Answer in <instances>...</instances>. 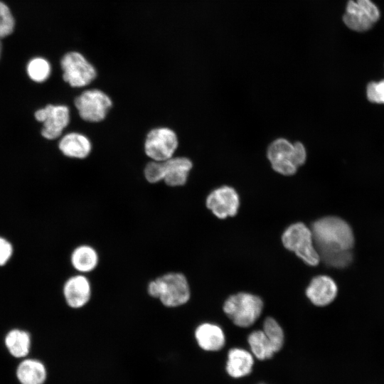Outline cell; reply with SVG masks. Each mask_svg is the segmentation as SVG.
<instances>
[{
    "instance_id": "1",
    "label": "cell",
    "mask_w": 384,
    "mask_h": 384,
    "mask_svg": "<svg viewBox=\"0 0 384 384\" xmlns=\"http://www.w3.org/2000/svg\"><path fill=\"white\" fill-rule=\"evenodd\" d=\"M311 230L320 260L334 267H345L351 262L350 250L354 238L346 221L338 217H324L315 221Z\"/></svg>"
},
{
    "instance_id": "2",
    "label": "cell",
    "mask_w": 384,
    "mask_h": 384,
    "mask_svg": "<svg viewBox=\"0 0 384 384\" xmlns=\"http://www.w3.org/2000/svg\"><path fill=\"white\" fill-rule=\"evenodd\" d=\"M146 292L167 308L181 307L186 304L191 297L188 280L180 272H169L150 280L146 285Z\"/></svg>"
},
{
    "instance_id": "3",
    "label": "cell",
    "mask_w": 384,
    "mask_h": 384,
    "mask_svg": "<svg viewBox=\"0 0 384 384\" xmlns=\"http://www.w3.org/2000/svg\"><path fill=\"white\" fill-rule=\"evenodd\" d=\"M267 157L274 171L286 176L294 174L306 159L304 146L300 142L291 143L279 138L271 143Z\"/></svg>"
},
{
    "instance_id": "4",
    "label": "cell",
    "mask_w": 384,
    "mask_h": 384,
    "mask_svg": "<svg viewBox=\"0 0 384 384\" xmlns=\"http://www.w3.org/2000/svg\"><path fill=\"white\" fill-rule=\"evenodd\" d=\"M79 117L84 122L97 124L103 122L112 110L114 102L111 96L100 88L82 91L74 100Z\"/></svg>"
},
{
    "instance_id": "5",
    "label": "cell",
    "mask_w": 384,
    "mask_h": 384,
    "mask_svg": "<svg viewBox=\"0 0 384 384\" xmlns=\"http://www.w3.org/2000/svg\"><path fill=\"white\" fill-rule=\"evenodd\" d=\"M177 132L168 126L150 129L143 142V151L149 160L165 161L175 156L179 149Z\"/></svg>"
},
{
    "instance_id": "6",
    "label": "cell",
    "mask_w": 384,
    "mask_h": 384,
    "mask_svg": "<svg viewBox=\"0 0 384 384\" xmlns=\"http://www.w3.org/2000/svg\"><path fill=\"white\" fill-rule=\"evenodd\" d=\"M283 245L294 252L305 263L316 266L320 261L315 247L311 230L303 223H296L289 225L282 235Z\"/></svg>"
},
{
    "instance_id": "7",
    "label": "cell",
    "mask_w": 384,
    "mask_h": 384,
    "mask_svg": "<svg viewBox=\"0 0 384 384\" xmlns=\"http://www.w3.org/2000/svg\"><path fill=\"white\" fill-rule=\"evenodd\" d=\"M262 307L263 303L259 297L240 292L225 300L223 311L235 325L248 327L259 318Z\"/></svg>"
},
{
    "instance_id": "8",
    "label": "cell",
    "mask_w": 384,
    "mask_h": 384,
    "mask_svg": "<svg viewBox=\"0 0 384 384\" xmlns=\"http://www.w3.org/2000/svg\"><path fill=\"white\" fill-rule=\"evenodd\" d=\"M63 78L70 87L80 88L92 84L97 76L95 67L78 52H69L62 58Z\"/></svg>"
},
{
    "instance_id": "9",
    "label": "cell",
    "mask_w": 384,
    "mask_h": 384,
    "mask_svg": "<svg viewBox=\"0 0 384 384\" xmlns=\"http://www.w3.org/2000/svg\"><path fill=\"white\" fill-rule=\"evenodd\" d=\"M379 18V9L371 0H349L343 20L351 30L363 32L370 29Z\"/></svg>"
},
{
    "instance_id": "10",
    "label": "cell",
    "mask_w": 384,
    "mask_h": 384,
    "mask_svg": "<svg viewBox=\"0 0 384 384\" xmlns=\"http://www.w3.org/2000/svg\"><path fill=\"white\" fill-rule=\"evenodd\" d=\"M35 117L43 122L42 135L48 139L58 138L68 126L70 120V110L66 105H48L38 110Z\"/></svg>"
},
{
    "instance_id": "11",
    "label": "cell",
    "mask_w": 384,
    "mask_h": 384,
    "mask_svg": "<svg viewBox=\"0 0 384 384\" xmlns=\"http://www.w3.org/2000/svg\"><path fill=\"white\" fill-rule=\"evenodd\" d=\"M239 205L238 193L233 188L228 186L213 190L206 199V208L220 219L235 215Z\"/></svg>"
},
{
    "instance_id": "12",
    "label": "cell",
    "mask_w": 384,
    "mask_h": 384,
    "mask_svg": "<svg viewBox=\"0 0 384 384\" xmlns=\"http://www.w3.org/2000/svg\"><path fill=\"white\" fill-rule=\"evenodd\" d=\"M63 296L70 308L80 309L85 307L92 296L90 280L86 274L80 273L69 277L63 284Z\"/></svg>"
},
{
    "instance_id": "13",
    "label": "cell",
    "mask_w": 384,
    "mask_h": 384,
    "mask_svg": "<svg viewBox=\"0 0 384 384\" xmlns=\"http://www.w3.org/2000/svg\"><path fill=\"white\" fill-rule=\"evenodd\" d=\"M193 163L188 156L178 155L164 161L163 183L169 188H182L186 185Z\"/></svg>"
},
{
    "instance_id": "14",
    "label": "cell",
    "mask_w": 384,
    "mask_h": 384,
    "mask_svg": "<svg viewBox=\"0 0 384 384\" xmlns=\"http://www.w3.org/2000/svg\"><path fill=\"white\" fill-rule=\"evenodd\" d=\"M58 147L65 156L82 160L91 155L93 150V143L85 134L72 132L61 138Z\"/></svg>"
},
{
    "instance_id": "15",
    "label": "cell",
    "mask_w": 384,
    "mask_h": 384,
    "mask_svg": "<svg viewBox=\"0 0 384 384\" xmlns=\"http://www.w3.org/2000/svg\"><path fill=\"white\" fill-rule=\"evenodd\" d=\"M337 291L336 284L333 279L326 275H319L311 279L306 294L314 305L323 306L334 301Z\"/></svg>"
},
{
    "instance_id": "16",
    "label": "cell",
    "mask_w": 384,
    "mask_h": 384,
    "mask_svg": "<svg viewBox=\"0 0 384 384\" xmlns=\"http://www.w3.org/2000/svg\"><path fill=\"white\" fill-rule=\"evenodd\" d=\"M70 262L77 273L87 274L97 269L100 262V255L92 245L81 244L72 250Z\"/></svg>"
},
{
    "instance_id": "17",
    "label": "cell",
    "mask_w": 384,
    "mask_h": 384,
    "mask_svg": "<svg viewBox=\"0 0 384 384\" xmlns=\"http://www.w3.org/2000/svg\"><path fill=\"white\" fill-rule=\"evenodd\" d=\"M194 336L199 347L206 351H219L225 342L222 329L212 323L199 324L195 329Z\"/></svg>"
},
{
    "instance_id": "18",
    "label": "cell",
    "mask_w": 384,
    "mask_h": 384,
    "mask_svg": "<svg viewBox=\"0 0 384 384\" xmlns=\"http://www.w3.org/2000/svg\"><path fill=\"white\" fill-rule=\"evenodd\" d=\"M253 364L251 353L242 348H234L228 352L225 369L230 376L240 378L251 373Z\"/></svg>"
},
{
    "instance_id": "19",
    "label": "cell",
    "mask_w": 384,
    "mask_h": 384,
    "mask_svg": "<svg viewBox=\"0 0 384 384\" xmlns=\"http://www.w3.org/2000/svg\"><path fill=\"white\" fill-rule=\"evenodd\" d=\"M46 376L44 364L33 358L23 360L16 369V377L21 384H43Z\"/></svg>"
},
{
    "instance_id": "20",
    "label": "cell",
    "mask_w": 384,
    "mask_h": 384,
    "mask_svg": "<svg viewBox=\"0 0 384 384\" xmlns=\"http://www.w3.org/2000/svg\"><path fill=\"white\" fill-rule=\"evenodd\" d=\"M4 343L9 353L14 358L26 357L31 348V335L25 330L12 329L7 332Z\"/></svg>"
},
{
    "instance_id": "21",
    "label": "cell",
    "mask_w": 384,
    "mask_h": 384,
    "mask_svg": "<svg viewBox=\"0 0 384 384\" xmlns=\"http://www.w3.org/2000/svg\"><path fill=\"white\" fill-rule=\"evenodd\" d=\"M247 341L252 353L259 360L270 358L275 353L262 330L252 332L248 336Z\"/></svg>"
},
{
    "instance_id": "22",
    "label": "cell",
    "mask_w": 384,
    "mask_h": 384,
    "mask_svg": "<svg viewBox=\"0 0 384 384\" xmlns=\"http://www.w3.org/2000/svg\"><path fill=\"white\" fill-rule=\"evenodd\" d=\"M274 352L279 351L284 344V332L275 319L267 317L263 324V330Z\"/></svg>"
},
{
    "instance_id": "23",
    "label": "cell",
    "mask_w": 384,
    "mask_h": 384,
    "mask_svg": "<svg viewBox=\"0 0 384 384\" xmlns=\"http://www.w3.org/2000/svg\"><path fill=\"white\" fill-rule=\"evenodd\" d=\"M49 63L41 58L32 59L28 64L27 73L31 80L41 82L47 80L50 74Z\"/></svg>"
},
{
    "instance_id": "24",
    "label": "cell",
    "mask_w": 384,
    "mask_h": 384,
    "mask_svg": "<svg viewBox=\"0 0 384 384\" xmlns=\"http://www.w3.org/2000/svg\"><path fill=\"white\" fill-rule=\"evenodd\" d=\"M144 180L151 185L163 182L164 176V161L148 160L142 170Z\"/></svg>"
},
{
    "instance_id": "25",
    "label": "cell",
    "mask_w": 384,
    "mask_h": 384,
    "mask_svg": "<svg viewBox=\"0 0 384 384\" xmlns=\"http://www.w3.org/2000/svg\"><path fill=\"white\" fill-rule=\"evenodd\" d=\"M14 20L8 6L0 1V38L9 35L14 29Z\"/></svg>"
},
{
    "instance_id": "26",
    "label": "cell",
    "mask_w": 384,
    "mask_h": 384,
    "mask_svg": "<svg viewBox=\"0 0 384 384\" xmlns=\"http://www.w3.org/2000/svg\"><path fill=\"white\" fill-rule=\"evenodd\" d=\"M366 93L370 102L384 104V80L378 82H370L367 86Z\"/></svg>"
},
{
    "instance_id": "27",
    "label": "cell",
    "mask_w": 384,
    "mask_h": 384,
    "mask_svg": "<svg viewBox=\"0 0 384 384\" xmlns=\"http://www.w3.org/2000/svg\"><path fill=\"white\" fill-rule=\"evenodd\" d=\"M14 253L11 242L6 238L0 236V267L6 265L11 260Z\"/></svg>"
},
{
    "instance_id": "28",
    "label": "cell",
    "mask_w": 384,
    "mask_h": 384,
    "mask_svg": "<svg viewBox=\"0 0 384 384\" xmlns=\"http://www.w3.org/2000/svg\"><path fill=\"white\" fill-rule=\"evenodd\" d=\"M1 42H0V54H1Z\"/></svg>"
}]
</instances>
